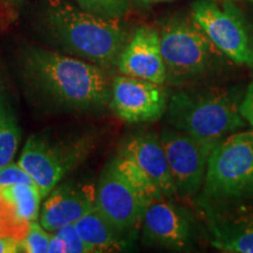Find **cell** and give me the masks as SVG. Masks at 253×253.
I'll return each mask as SVG.
<instances>
[{"label": "cell", "instance_id": "30", "mask_svg": "<svg viewBox=\"0 0 253 253\" xmlns=\"http://www.w3.org/2000/svg\"><path fill=\"white\" fill-rule=\"evenodd\" d=\"M142 1H143V2H148V0H142Z\"/></svg>", "mask_w": 253, "mask_h": 253}, {"label": "cell", "instance_id": "20", "mask_svg": "<svg viewBox=\"0 0 253 253\" xmlns=\"http://www.w3.org/2000/svg\"><path fill=\"white\" fill-rule=\"evenodd\" d=\"M28 229L30 223L18 218L12 205L0 195V237H13L21 242L27 235Z\"/></svg>", "mask_w": 253, "mask_h": 253}, {"label": "cell", "instance_id": "9", "mask_svg": "<svg viewBox=\"0 0 253 253\" xmlns=\"http://www.w3.org/2000/svg\"><path fill=\"white\" fill-rule=\"evenodd\" d=\"M150 204L119 171L113 160L104 167L96 184L95 207L119 232L126 237L134 233Z\"/></svg>", "mask_w": 253, "mask_h": 253}, {"label": "cell", "instance_id": "22", "mask_svg": "<svg viewBox=\"0 0 253 253\" xmlns=\"http://www.w3.org/2000/svg\"><path fill=\"white\" fill-rule=\"evenodd\" d=\"M49 239L50 235L41 224L37 223V220L31 221L27 235L20 242V252L47 253Z\"/></svg>", "mask_w": 253, "mask_h": 253}, {"label": "cell", "instance_id": "17", "mask_svg": "<svg viewBox=\"0 0 253 253\" xmlns=\"http://www.w3.org/2000/svg\"><path fill=\"white\" fill-rule=\"evenodd\" d=\"M0 195L13 208L15 214L21 220H37L40 214L42 194L34 183H20V184L1 186Z\"/></svg>", "mask_w": 253, "mask_h": 253}, {"label": "cell", "instance_id": "1", "mask_svg": "<svg viewBox=\"0 0 253 253\" xmlns=\"http://www.w3.org/2000/svg\"><path fill=\"white\" fill-rule=\"evenodd\" d=\"M23 73L32 89L62 108L91 110L110 100L108 72L86 60L37 47L24 53Z\"/></svg>", "mask_w": 253, "mask_h": 253}, {"label": "cell", "instance_id": "21", "mask_svg": "<svg viewBox=\"0 0 253 253\" xmlns=\"http://www.w3.org/2000/svg\"><path fill=\"white\" fill-rule=\"evenodd\" d=\"M84 11L103 18H121L129 9L128 0H77Z\"/></svg>", "mask_w": 253, "mask_h": 253}, {"label": "cell", "instance_id": "7", "mask_svg": "<svg viewBox=\"0 0 253 253\" xmlns=\"http://www.w3.org/2000/svg\"><path fill=\"white\" fill-rule=\"evenodd\" d=\"M192 20L224 55L239 65L253 66V43L243 14L232 2L196 0Z\"/></svg>", "mask_w": 253, "mask_h": 253}, {"label": "cell", "instance_id": "26", "mask_svg": "<svg viewBox=\"0 0 253 253\" xmlns=\"http://www.w3.org/2000/svg\"><path fill=\"white\" fill-rule=\"evenodd\" d=\"M20 252V240L13 237H0V253Z\"/></svg>", "mask_w": 253, "mask_h": 253}, {"label": "cell", "instance_id": "13", "mask_svg": "<svg viewBox=\"0 0 253 253\" xmlns=\"http://www.w3.org/2000/svg\"><path fill=\"white\" fill-rule=\"evenodd\" d=\"M121 74L143 79L157 84L167 81V69L160 46V36L153 28L142 26L128 41L118 60Z\"/></svg>", "mask_w": 253, "mask_h": 253}, {"label": "cell", "instance_id": "2", "mask_svg": "<svg viewBox=\"0 0 253 253\" xmlns=\"http://www.w3.org/2000/svg\"><path fill=\"white\" fill-rule=\"evenodd\" d=\"M43 27L56 47L79 59L108 68L118 63L129 39L120 18H103L68 2L52 4Z\"/></svg>", "mask_w": 253, "mask_h": 253}, {"label": "cell", "instance_id": "19", "mask_svg": "<svg viewBox=\"0 0 253 253\" xmlns=\"http://www.w3.org/2000/svg\"><path fill=\"white\" fill-rule=\"evenodd\" d=\"M113 162L119 169V171L130 182V184L138 192H141L145 198L149 199L151 203L164 199L163 195L161 194L160 190L157 189L154 182L148 177L147 173L140 167L136 166L131 160L121 156V155H118L115 158H113Z\"/></svg>", "mask_w": 253, "mask_h": 253}, {"label": "cell", "instance_id": "25", "mask_svg": "<svg viewBox=\"0 0 253 253\" xmlns=\"http://www.w3.org/2000/svg\"><path fill=\"white\" fill-rule=\"evenodd\" d=\"M239 110L246 123L253 128V81L249 84L242 103L239 104Z\"/></svg>", "mask_w": 253, "mask_h": 253}, {"label": "cell", "instance_id": "5", "mask_svg": "<svg viewBox=\"0 0 253 253\" xmlns=\"http://www.w3.org/2000/svg\"><path fill=\"white\" fill-rule=\"evenodd\" d=\"M158 36L167 81L173 84H189L208 77L216 69L217 47L192 19H169Z\"/></svg>", "mask_w": 253, "mask_h": 253}, {"label": "cell", "instance_id": "4", "mask_svg": "<svg viewBox=\"0 0 253 253\" xmlns=\"http://www.w3.org/2000/svg\"><path fill=\"white\" fill-rule=\"evenodd\" d=\"M169 125L196 137L219 141L246 126L239 104L226 91L179 90L167 106Z\"/></svg>", "mask_w": 253, "mask_h": 253}, {"label": "cell", "instance_id": "11", "mask_svg": "<svg viewBox=\"0 0 253 253\" xmlns=\"http://www.w3.org/2000/svg\"><path fill=\"white\" fill-rule=\"evenodd\" d=\"M142 239L148 246L189 251L194 244V226L189 213L171 201L151 203L142 219Z\"/></svg>", "mask_w": 253, "mask_h": 253}, {"label": "cell", "instance_id": "29", "mask_svg": "<svg viewBox=\"0 0 253 253\" xmlns=\"http://www.w3.org/2000/svg\"><path fill=\"white\" fill-rule=\"evenodd\" d=\"M158 1H170V0H148V2H158Z\"/></svg>", "mask_w": 253, "mask_h": 253}, {"label": "cell", "instance_id": "3", "mask_svg": "<svg viewBox=\"0 0 253 253\" xmlns=\"http://www.w3.org/2000/svg\"><path fill=\"white\" fill-rule=\"evenodd\" d=\"M197 204L205 216L253 207V130L233 132L218 142Z\"/></svg>", "mask_w": 253, "mask_h": 253}, {"label": "cell", "instance_id": "14", "mask_svg": "<svg viewBox=\"0 0 253 253\" xmlns=\"http://www.w3.org/2000/svg\"><path fill=\"white\" fill-rule=\"evenodd\" d=\"M119 155L140 167L157 186L164 199L173 202L178 198L160 136L150 132L132 136L121 145Z\"/></svg>", "mask_w": 253, "mask_h": 253}, {"label": "cell", "instance_id": "27", "mask_svg": "<svg viewBox=\"0 0 253 253\" xmlns=\"http://www.w3.org/2000/svg\"><path fill=\"white\" fill-rule=\"evenodd\" d=\"M63 252L66 253L65 243H63L61 238H59L55 233L50 235L48 251H47V253H63Z\"/></svg>", "mask_w": 253, "mask_h": 253}, {"label": "cell", "instance_id": "8", "mask_svg": "<svg viewBox=\"0 0 253 253\" xmlns=\"http://www.w3.org/2000/svg\"><path fill=\"white\" fill-rule=\"evenodd\" d=\"M160 140L178 197H197L203 186L209 158L220 140L196 137L176 129H164Z\"/></svg>", "mask_w": 253, "mask_h": 253}, {"label": "cell", "instance_id": "24", "mask_svg": "<svg viewBox=\"0 0 253 253\" xmlns=\"http://www.w3.org/2000/svg\"><path fill=\"white\" fill-rule=\"evenodd\" d=\"M20 183H34L31 176L19 163H8L0 168V188ZM36 184V183H34Z\"/></svg>", "mask_w": 253, "mask_h": 253}, {"label": "cell", "instance_id": "18", "mask_svg": "<svg viewBox=\"0 0 253 253\" xmlns=\"http://www.w3.org/2000/svg\"><path fill=\"white\" fill-rule=\"evenodd\" d=\"M21 131L14 116L0 99V168L13 162Z\"/></svg>", "mask_w": 253, "mask_h": 253}, {"label": "cell", "instance_id": "28", "mask_svg": "<svg viewBox=\"0 0 253 253\" xmlns=\"http://www.w3.org/2000/svg\"><path fill=\"white\" fill-rule=\"evenodd\" d=\"M8 1H11V2H14V4H21V2L26 1V0H8Z\"/></svg>", "mask_w": 253, "mask_h": 253}, {"label": "cell", "instance_id": "12", "mask_svg": "<svg viewBox=\"0 0 253 253\" xmlns=\"http://www.w3.org/2000/svg\"><path fill=\"white\" fill-rule=\"evenodd\" d=\"M96 186L91 183H59L45 197L40 224L48 232L78 221L95 208Z\"/></svg>", "mask_w": 253, "mask_h": 253}, {"label": "cell", "instance_id": "15", "mask_svg": "<svg viewBox=\"0 0 253 253\" xmlns=\"http://www.w3.org/2000/svg\"><path fill=\"white\" fill-rule=\"evenodd\" d=\"M205 217L213 248L226 253H253V207Z\"/></svg>", "mask_w": 253, "mask_h": 253}, {"label": "cell", "instance_id": "6", "mask_svg": "<svg viewBox=\"0 0 253 253\" xmlns=\"http://www.w3.org/2000/svg\"><path fill=\"white\" fill-rule=\"evenodd\" d=\"M91 148L93 142L87 137L62 142L33 135L25 144L18 163L31 176L45 198L67 173L86 160Z\"/></svg>", "mask_w": 253, "mask_h": 253}, {"label": "cell", "instance_id": "10", "mask_svg": "<svg viewBox=\"0 0 253 253\" xmlns=\"http://www.w3.org/2000/svg\"><path fill=\"white\" fill-rule=\"evenodd\" d=\"M110 108L129 123L156 121L167 112V94L161 84L143 79L119 75L112 81Z\"/></svg>", "mask_w": 253, "mask_h": 253}, {"label": "cell", "instance_id": "23", "mask_svg": "<svg viewBox=\"0 0 253 253\" xmlns=\"http://www.w3.org/2000/svg\"><path fill=\"white\" fill-rule=\"evenodd\" d=\"M54 233L65 243L66 253H89V250L79 235L74 223L61 226L54 231Z\"/></svg>", "mask_w": 253, "mask_h": 253}, {"label": "cell", "instance_id": "16", "mask_svg": "<svg viewBox=\"0 0 253 253\" xmlns=\"http://www.w3.org/2000/svg\"><path fill=\"white\" fill-rule=\"evenodd\" d=\"M74 224L89 253L120 252L128 248L126 236L119 232L96 207Z\"/></svg>", "mask_w": 253, "mask_h": 253}, {"label": "cell", "instance_id": "31", "mask_svg": "<svg viewBox=\"0 0 253 253\" xmlns=\"http://www.w3.org/2000/svg\"><path fill=\"white\" fill-rule=\"evenodd\" d=\"M252 1H253V0H252Z\"/></svg>", "mask_w": 253, "mask_h": 253}]
</instances>
